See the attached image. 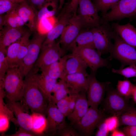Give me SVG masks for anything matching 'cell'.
<instances>
[{"mask_svg":"<svg viewBox=\"0 0 136 136\" xmlns=\"http://www.w3.org/2000/svg\"><path fill=\"white\" fill-rule=\"evenodd\" d=\"M24 88L22 100L32 112L46 116L48 101L45 95L28 74L24 80Z\"/></svg>","mask_w":136,"mask_h":136,"instance_id":"cell-1","label":"cell"},{"mask_svg":"<svg viewBox=\"0 0 136 136\" xmlns=\"http://www.w3.org/2000/svg\"><path fill=\"white\" fill-rule=\"evenodd\" d=\"M18 67L9 69L4 81L5 96L10 101H21L24 87V82Z\"/></svg>","mask_w":136,"mask_h":136,"instance_id":"cell-2","label":"cell"},{"mask_svg":"<svg viewBox=\"0 0 136 136\" xmlns=\"http://www.w3.org/2000/svg\"><path fill=\"white\" fill-rule=\"evenodd\" d=\"M35 33L29 40L27 53L19 67L23 78L28 74L33 67L47 35L38 32Z\"/></svg>","mask_w":136,"mask_h":136,"instance_id":"cell-3","label":"cell"},{"mask_svg":"<svg viewBox=\"0 0 136 136\" xmlns=\"http://www.w3.org/2000/svg\"><path fill=\"white\" fill-rule=\"evenodd\" d=\"M92 32L95 48L100 55L110 53L113 48L115 32L108 23H104L90 29Z\"/></svg>","mask_w":136,"mask_h":136,"instance_id":"cell-4","label":"cell"},{"mask_svg":"<svg viewBox=\"0 0 136 136\" xmlns=\"http://www.w3.org/2000/svg\"><path fill=\"white\" fill-rule=\"evenodd\" d=\"M113 40L110 57L120 61L122 64L121 68L126 65H136V47L125 43L115 32Z\"/></svg>","mask_w":136,"mask_h":136,"instance_id":"cell-5","label":"cell"},{"mask_svg":"<svg viewBox=\"0 0 136 136\" xmlns=\"http://www.w3.org/2000/svg\"><path fill=\"white\" fill-rule=\"evenodd\" d=\"M106 115L102 111L90 107L80 121L74 125L83 135L90 136L101 121L106 117Z\"/></svg>","mask_w":136,"mask_h":136,"instance_id":"cell-6","label":"cell"},{"mask_svg":"<svg viewBox=\"0 0 136 136\" xmlns=\"http://www.w3.org/2000/svg\"><path fill=\"white\" fill-rule=\"evenodd\" d=\"M78 7L77 14L83 27L91 29L100 25L101 18L98 11L91 0H80Z\"/></svg>","mask_w":136,"mask_h":136,"instance_id":"cell-7","label":"cell"},{"mask_svg":"<svg viewBox=\"0 0 136 136\" xmlns=\"http://www.w3.org/2000/svg\"><path fill=\"white\" fill-rule=\"evenodd\" d=\"M59 42L41 49L39 56L31 69L37 72L41 71L52 63L59 60L64 53V50L60 46Z\"/></svg>","mask_w":136,"mask_h":136,"instance_id":"cell-8","label":"cell"},{"mask_svg":"<svg viewBox=\"0 0 136 136\" xmlns=\"http://www.w3.org/2000/svg\"><path fill=\"white\" fill-rule=\"evenodd\" d=\"M72 51V53L78 55L85 62L94 74L99 68L111 66L107 59L102 58L94 48L77 47Z\"/></svg>","mask_w":136,"mask_h":136,"instance_id":"cell-9","label":"cell"},{"mask_svg":"<svg viewBox=\"0 0 136 136\" xmlns=\"http://www.w3.org/2000/svg\"><path fill=\"white\" fill-rule=\"evenodd\" d=\"M136 0H120L109 12L102 15L101 23L119 20L134 15Z\"/></svg>","mask_w":136,"mask_h":136,"instance_id":"cell-10","label":"cell"},{"mask_svg":"<svg viewBox=\"0 0 136 136\" xmlns=\"http://www.w3.org/2000/svg\"><path fill=\"white\" fill-rule=\"evenodd\" d=\"M126 99L116 89H108L103 103L102 111L106 114L118 116L130 107Z\"/></svg>","mask_w":136,"mask_h":136,"instance_id":"cell-11","label":"cell"},{"mask_svg":"<svg viewBox=\"0 0 136 136\" xmlns=\"http://www.w3.org/2000/svg\"><path fill=\"white\" fill-rule=\"evenodd\" d=\"M88 87L87 99L90 107L98 108L101 102L108 84L98 81L92 72L87 76Z\"/></svg>","mask_w":136,"mask_h":136,"instance_id":"cell-12","label":"cell"},{"mask_svg":"<svg viewBox=\"0 0 136 136\" xmlns=\"http://www.w3.org/2000/svg\"><path fill=\"white\" fill-rule=\"evenodd\" d=\"M6 104L15 116L18 125L27 130L32 131V117L28 113L29 109L23 101H12L9 100Z\"/></svg>","mask_w":136,"mask_h":136,"instance_id":"cell-13","label":"cell"},{"mask_svg":"<svg viewBox=\"0 0 136 136\" xmlns=\"http://www.w3.org/2000/svg\"><path fill=\"white\" fill-rule=\"evenodd\" d=\"M47 115V132L53 134L66 126V117L60 111L56 104L51 101L49 102Z\"/></svg>","mask_w":136,"mask_h":136,"instance_id":"cell-14","label":"cell"},{"mask_svg":"<svg viewBox=\"0 0 136 136\" xmlns=\"http://www.w3.org/2000/svg\"><path fill=\"white\" fill-rule=\"evenodd\" d=\"M83 27L80 18L76 14L73 15L66 25L60 36L59 43L65 50L73 42Z\"/></svg>","mask_w":136,"mask_h":136,"instance_id":"cell-15","label":"cell"},{"mask_svg":"<svg viewBox=\"0 0 136 136\" xmlns=\"http://www.w3.org/2000/svg\"><path fill=\"white\" fill-rule=\"evenodd\" d=\"M74 14L68 6L65 11L53 28L47 34L41 49L49 46L55 42V40L60 36L69 20Z\"/></svg>","mask_w":136,"mask_h":136,"instance_id":"cell-16","label":"cell"},{"mask_svg":"<svg viewBox=\"0 0 136 136\" xmlns=\"http://www.w3.org/2000/svg\"><path fill=\"white\" fill-rule=\"evenodd\" d=\"M28 31L23 26L13 27L4 26L0 31V50L6 52L8 47L21 38Z\"/></svg>","mask_w":136,"mask_h":136,"instance_id":"cell-17","label":"cell"},{"mask_svg":"<svg viewBox=\"0 0 136 136\" xmlns=\"http://www.w3.org/2000/svg\"><path fill=\"white\" fill-rule=\"evenodd\" d=\"M16 10L29 30L35 33L37 32L39 24L37 12L26 1L20 3Z\"/></svg>","mask_w":136,"mask_h":136,"instance_id":"cell-18","label":"cell"},{"mask_svg":"<svg viewBox=\"0 0 136 136\" xmlns=\"http://www.w3.org/2000/svg\"><path fill=\"white\" fill-rule=\"evenodd\" d=\"M88 74L77 73L67 75L60 79L66 82L70 92L79 93L83 91L87 92L88 87L87 80Z\"/></svg>","mask_w":136,"mask_h":136,"instance_id":"cell-19","label":"cell"},{"mask_svg":"<svg viewBox=\"0 0 136 136\" xmlns=\"http://www.w3.org/2000/svg\"><path fill=\"white\" fill-rule=\"evenodd\" d=\"M28 74L44 94L48 103L50 101L52 91L57 80L42 72L39 74L31 71Z\"/></svg>","mask_w":136,"mask_h":136,"instance_id":"cell-20","label":"cell"},{"mask_svg":"<svg viewBox=\"0 0 136 136\" xmlns=\"http://www.w3.org/2000/svg\"><path fill=\"white\" fill-rule=\"evenodd\" d=\"M86 92L83 91L79 93L74 109L67 117L72 125L78 123L89 109V106L86 97Z\"/></svg>","mask_w":136,"mask_h":136,"instance_id":"cell-21","label":"cell"},{"mask_svg":"<svg viewBox=\"0 0 136 136\" xmlns=\"http://www.w3.org/2000/svg\"><path fill=\"white\" fill-rule=\"evenodd\" d=\"M68 56L60 79L64 76L77 73L88 74L86 71L87 65L78 55L72 53Z\"/></svg>","mask_w":136,"mask_h":136,"instance_id":"cell-22","label":"cell"},{"mask_svg":"<svg viewBox=\"0 0 136 136\" xmlns=\"http://www.w3.org/2000/svg\"><path fill=\"white\" fill-rule=\"evenodd\" d=\"M111 26L125 43L136 47V28L129 23L122 25L113 22Z\"/></svg>","mask_w":136,"mask_h":136,"instance_id":"cell-23","label":"cell"},{"mask_svg":"<svg viewBox=\"0 0 136 136\" xmlns=\"http://www.w3.org/2000/svg\"><path fill=\"white\" fill-rule=\"evenodd\" d=\"M86 47L95 48L93 34L91 29L80 32L67 49L72 51L76 47Z\"/></svg>","mask_w":136,"mask_h":136,"instance_id":"cell-24","label":"cell"},{"mask_svg":"<svg viewBox=\"0 0 136 136\" xmlns=\"http://www.w3.org/2000/svg\"><path fill=\"white\" fill-rule=\"evenodd\" d=\"M68 57V55H64L59 60L46 67L42 72L53 79L56 80L60 79L63 72L65 62Z\"/></svg>","mask_w":136,"mask_h":136,"instance_id":"cell-25","label":"cell"},{"mask_svg":"<svg viewBox=\"0 0 136 136\" xmlns=\"http://www.w3.org/2000/svg\"><path fill=\"white\" fill-rule=\"evenodd\" d=\"M59 0H47L37 12L38 21L42 19L54 16L58 10Z\"/></svg>","mask_w":136,"mask_h":136,"instance_id":"cell-26","label":"cell"},{"mask_svg":"<svg viewBox=\"0 0 136 136\" xmlns=\"http://www.w3.org/2000/svg\"><path fill=\"white\" fill-rule=\"evenodd\" d=\"M70 90L65 81L60 79L57 82L53 88L51 98V102L56 104L59 100L69 95Z\"/></svg>","mask_w":136,"mask_h":136,"instance_id":"cell-27","label":"cell"},{"mask_svg":"<svg viewBox=\"0 0 136 136\" xmlns=\"http://www.w3.org/2000/svg\"><path fill=\"white\" fill-rule=\"evenodd\" d=\"M32 117V131L38 135L43 133L46 130L47 125L45 116L41 114L33 112Z\"/></svg>","mask_w":136,"mask_h":136,"instance_id":"cell-28","label":"cell"},{"mask_svg":"<svg viewBox=\"0 0 136 136\" xmlns=\"http://www.w3.org/2000/svg\"><path fill=\"white\" fill-rule=\"evenodd\" d=\"M20 44V38L10 45L7 49L6 59L9 69L18 67L16 65V61Z\"/></svg>","mask_w":136,"mask_h":136,"instance_id":"cell-29","label":"cell"},{"mask_svg":"<svg viewBox=\"0 0 136 136\" xmlns=\"http://www.w3.org/2000/svg\"><path fill=\"white\" fill-rule=\"evenodd\" d=\"M120 125H136V109L130 107L118 116Z\"/></svg>","mask_w":136,"mask_h":136,"instance_id":"cell-30","label":"cell"},{"mask_svg":"<svg viewBox=\"0 0 136 136\" xmlns=\"http://www.w3.org/2000/svg\"><path fill=\"white\" fill-rule=\"evenodd\" d=\"M31 32L28 30L20 38L21 44L16 61V65L18 67L27 53Z\"/></svg>","mask_w":136,"mask_h":136,"instance_id":"cell-31","label":"cell"},{"mask_svg":"<svg viewBox=\"0 0 136 136\" xmlns=\"http://www.w3.org/2000/svg\"><path fill=\"white\" fill-rule=\"evenodd\" d=\"M135 86L127 80H119L116 90L120 95L127 99L131 95Z\"/></svg>","mask_w":136,"mask_h":136,"instance_id":"cell-32","label":"cell"},{"mask_svg":"<svg viewBox=\"0 0 136 136\" xmlns=\"http://www.w3.org/2000/svg\"><path fill=\"white\" fill-rule=\"evenodd\" d=\"M57 20L54 16L44 18L39 21L38 27V32L47 34L54 27Z\"/></svg>","mask_w":136,"mask_h":136,"instance_id":"cell-33","label":"cell"},{"mask_svg":"<svg viewBox=\"0 0 136 136\" xmlns=\"http://www.w3.org/2000/svg\"><path fill=\"white\" fill-rule=\"evenodd\" d=\"M120 0H93V3L98 11L103 15L114 8Z\"/></svg>","mask_w":136,"mask_h":136,"instance_id":"cell-34","label":"cell"},{"mask_svg":"<svg viewBox=\"0 0 136 136\" xmlns=\"http://www.w3.org/2000/svg\"><path fill=\"white\" fill-rule=\"evenodd\" d=\"M5 96L4 88H0V113L4 114L6 115L14 124L18 125L17 121L15 118L12 111L6 104L4 100V98Z\"/></svg>","mask_w":136,"mask_h":136,"instance_id":"cell-35","label":"cell"},{"mask_svg":"<svg viewBox=\"0 0 136 136\" xmlns=\"http://www.w3.org/2000/svg\"><path fill=\"white\" fill-rule=\"evenodd\" d=\"M111 72L127 78L136 77V65H130L126 67L121 68L119 69L112 68Z\"/></svg>","mask_w":136,"mask_h":136,"instance_id":"cell-36","label":"cell"},{"mask_svg":"<svg viewBox=\"0 0 136 136\" xmlns=\"http://www.w3.org/2000/svg\"><path fill=\"white\" fill-rule=\"evenodd\" d=\"M19 4L10 0H0V15L9 13L15 10Z\"/></svg>","mask_w":136,"mask_h":136,"instance_id":"cell-37","label":"cell"},{"mask_svg":"<svg viewBox=\"0 0 136 136\" xmlns=\"http://www.w3.org/2000/svg\"><path fill=\"white\" fill-rule=\"evenodd\" d=\"M6 53L0 50V80L4 81L9 67L6 59Z\"/></svg>","mask_w":136,"mask_h":136,"instance_id":"cell-38","label":"cell"},{"mask_svg":"<svg viewBox=\"0 0 136 136\" xmlns=\"http://www.w3.org/2000/svg\"><path fill=\"white\" fill-rule=\"evenodd\" d=\"M70 99V96L69 94L56 104L59 110L65 117H67L69 114Z\"/></svg>","mask_w":136,"mask_h":136,"instance_id":"cell-39","label":"cell"},{"mask_svg":"<svg viewBox=\"0 0 136 136\" xmlns=\"http://www.w3.org/2000/svg\"><path fill=\"white\" fill-rule=\"evenodd\" d=\"M104 120L107 125L109 132H111L117 129L120 125L119 118L116 115H113L106 117Z\"/></svg>","mask_w":136,"mask_h":136,"instance_id":"cell-40","label":"cell"},{"mask_svg":"<svg viewBox=\"0 0 136 136\" xmlns=\"http://www.w3.org/2000/svg\"><path fill=\"white\" fill-rule=\"evenodd\" d=\"M16 9L9 13H6V24L5 26L13 27H19L17 24L15 17Z\"/></svg>","mask_w":136,"mask_h":136,"instance_id":"cell-41","label":"cell"},{"mask_svg":"<svg viewBox=\"0 0 136 136\" xmlns=\"http://www.w3.org/2000/svg\"><path fill=\"white\" fill-rule=\"evenodd\" d=\"M104 119L101 121L97 127V129L95 133V136H107L108 135L109 132L107 125L104 121Z\"/></svg>","mask_w":136,"mask_h":136,"instance_id":"cell-42","label":"cell"},{"mask_svg":"<svg viewBox=\"0 0 136 136\" xmlns=\"http://www.w3.org/2000/svg\"><path fill=\"white\" fill-rule=\"evenodd\" d=\"M10 120L5 114L0 113V132H3L6 131L9 126Z\"/></svg>","mask_w":136,"mask_h":136,"instance_id":"cell-43","label":"cell"},{"mask_svg":"<svg viewBox=\"0 0 136 136\" xmlns=\"http://www.w3.org/2000/svg\"><path fill=\"white\" fill-rule=\"evenodd\" d=\"M47 0H25L36 12H38Z\"/></svg>","mask_w":136,"mask_h":136,"instance_id":"cell-44","label":"cell"},{"mask_svg":"<svg viewBox=\"0 0 136 136\" xmlns=\"http://www.w3.org/2000/svg\"><path fill=\"white\" fill-rule=\"evenodd\" d=\"M59 132V135L62 136H76L79 135L77 131L72 127L66 126Z\"/></svg>","mask_w":136,"mask_h":136,"instance_id":"cell-45","label":"cell"},{"mask_svg":"<svg viewBox=\"0 0 136 136\" xmlns=\"http://www.w3.org/2000/svg\"><path fill=\"white\" fill-rule=\"evenodd\" d=\"M7 136H34L38 135L32 131H29L22 128L19 129L15 133L11 135H6Z\"/></svg>","mask_w":136,"mask_h":136,"instance_id":"cell-46","label":"cell"},{"mask_svg":"<svg viewBox=\"0 0 136 136\" xmlns=\"http://www.w3.org/2000/svg\"><path fill=\"white\" fill-rule=\"evenodd\" d=\"M78 93H73L70 92L69 94L70 96V99L69 101V114L68 115L72 113L74 109L76 104Z\"/></svg>","mask_w":136,"mask_h":136,"instance_id":"cell-47","label":"cell"},{"mask_svg":"<svg viewBox=\"0 0 136 136\" xmlns=\"http://www.w3.org/2000/svg\"><path fill=\"white\" fill-rule=\"evenodd\" d=\"M122 131L125 136H136V125L126 126Z\"/></svg>","mask_w":136,"mask_h":136,"instance_id":"cell-48","label":"cell"},{"mask_svg":"<svg viewBox=\"0 0 136 136\" xmlns=\"http://www.w3.org/2000/svg\"><path fill=\"white\" fill-rule=\"evenodd\" d=\"M80 0H71L67 5L74 14H76V12Z\"/></svg>","mask_w":136,"mask_h":136,"instance_id":"cell-49","label":"cell"},{"mask_svg":"<svg viewBox=\"0 0 136 136\" xmlns=\"http://www.w3.org/2000/svg\"><path fill=\"white\" fill-rule=\"evenodd\" d=\"M6 24V14L0 15V30L5 26Z\"/></svg>","mask_w":136,"mask_h":136,"instance_id":"cell-50","label":"cell"},{"mask_svg":"<svg viewBox=\"0 0 136 136\" xmlns=\"http://www.w3.org/2000/svg\"><path fill=\"white\" fill-rule=\"evenodd\" d=\"M111 134V136H125L124 133L122 131L116 129L112 132Z\"/></svg>","mask_w":136,"mask_h":136,"instance_id":"cell-51","label":"cell"},{"mask_svg":"<svg viewBox=\"0 0 136 136\" xmlns=\"http://www.w3.org/2000/svg\"><path fill=\"white\" fill-rule=\"evenodd\" d=\"M131 96L134 103L136 104V85L132 92Z\"/></svg>","mask_w":136,"mask_h":136,"instance_id":"cell-52","label":"cell"},{"mask_svg":"<svg viewBox=\"0 0 136 136\" xmlns=\"http://www.w3.org/2000/svg\"><path fill=\"white\" fill-rule=\"evenodd\" d=\"M65 2V0H59V7L58 10L61 9Z\"/></svg>","mask_w":136,"mask_h":136,"instance_id":"cell-53","label":"cell"},{"mask_svg":"<svg viewBox=\"0 0 136 136\" xmlns=\"http://www.w3.org/2000/svg\"><path fill=\"white\" fill-rule=\"evenodd\" d=\"M10 0L12 1H13L14 2H16L18 3H21L25 1V0Z\"/></svg>","mask_w":136,"mask_h":136,"instance_id":"cell-54","label":"cell"},{"mask_svg":"<svg viewBox=\"0 0 136 136\" xmlns=\"http://www.w3.org/2000/svg\"><path fill=\"white\" fill-rule=\"evenodd\" d=\"M136 15V10L135 11L134 13V15Z\"/></svg>","mask_w":136,"mask_h":136,"instance_id":"cell-55","label":"cell"},{"mask_svg":"<svg viewBox=\"0 0 136 136\" xmlns=\"http://www.w3.org/2000/svg\"><path fill=\"white\" fill-rule=\"evenodd\" d=\"M134 81H135V82L136 83V79H135Z\"/></svg>","mask_w":136,"mask_h":136,"instance_id":"cell-56","label":"cell"}]
</instances>
